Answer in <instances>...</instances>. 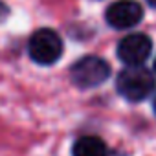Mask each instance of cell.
<instances>
[{
    "label": "cell",
    "instance_id": "52a82bcc",
    "mask_svg": "<svg viewBox=\"0 0 156 156\" xmlns=\"http://www.w3.org/2000/svg\"><path fill=\"white\" fill-rule=\"evenodd\" d=\"M8 15H9V9H8V6H6L4 2H0V22H4V20L8 19Z\"/></svg>",
    "mask_w": 156,
    "mask_h": 156
},
{
    "label": "cell",
    "instance_id": "30bf717a",
    "mask_svg": "<svg viewBox=\"0 0 156 156\" xmlns=\"http://www.w3.org/2000/svg\"><path fill=\"white\" fill-rule=\"evenodd\" d=\"M154 112H156V99H154Z\"/></svg>",
    "mask_w": 156,
    "mask_h": 156
},
{
    "label": "cell",
    "instance_id": "7a4b0ae2",
    "mask_svg": "<svg viewBox=\"0 0 156 156\" xmlns=\"http://www.w3.org/2000/svg\"><path fill=\"white\" fill-rule=\"evenodd\" d=\"M28 53L37 64L50 66V64H53V62H57L61 59V55H62V41L50 28L37 30L30 37Z\"/></svg>",
    "mask_w": 156,
    "mask_h": 156
},
{
    "label": "cell",
    "instance_id": "6da1fadb",
    "mask_svg": "<svg viewBox=\"0 0 156 156\" xmlns=\"http://www.w3.org/2000/svg\"><path fill=\"white\" fill-rule=\"evenodd\" d=\"M154 75L140 66H127L125 70L119 72L118 81H116V88L119 92L121 98H125L127 101H143L145 98H149L154 90Z\"/></svg>",
    "mask_w": 156,
    "mask_h": 156
},
{
    "label": "cell",
    "instance_id": "9c48e42d",
    "mask_svg": "<svg viewBox=\"0 0 156 156\" xmlns=\"http://www.w3.org/2000/svg\"><path fill=\"white\" fill-rule=\"evenodd\" d=\"M154 72H156V59H154Z\"/></svg>",
    "mask_w": 156,
    "mask_h": 156
},
{
    "label": "cell",
    "instance_id": "8992f818",
    "mask_svg": "<svg viewBox=\"0 0 156 156\" xmlns=\"http://www.w3.org/2000/svg\"><path fill=\"white\" fill-rule=\"evenodd\" d=\"M107 143L98 136H81L72 147V156H107Z\"/></svg>",
    "mask_w": 156,
    "mask_h": 156
},
{
    "label": "cell",
    "instance_id": "277c9868",
    "mask_svg": "<svg viewBox=\"0 0 156 156\" xmlns=\"http://www.w3.org/2000/svg\"><path fill=\"white\" fill-rule=\"evenodd\" d=\"M152 51V41L143 33H130L118 44V57L127 66L143 64Z\"/></svg>",
    "mask_w": 156,
    "mask_h": 156
},
{
    "label": "cell",
    "instance_id": "5b68a950",
    "mask_svg": "<svg viewBox=\"0 0 156 156\" xmlns=\"http://www.w3.org/2000/svg\"><path fill=\"white\" fill-rule=\"evenodd\" d=\"M105 17L112 28L129 30L140 24V20L143 19V8L134 0H118V2L108 6Z\"/></svg>",
    "mask_w": 156,
    "mask_h": 156
},
{
    "label": "cell",
    "instance_id": "3957f363",
    "mask_svg": "<svg viewBox=\"0 0 156 156\" xmlns=\"http://www.w3.org/2000/svg\"><path fill=\"white\" fill-rule=\"evenodd\" d=\"M110 75V66L98 55H87L72 66V81L79 88H96Z\"/></svg>",
    "mask_w": 156,
    "mask_h": 156
},
{
    "label": "cell",
    "instance_id": "ba28073f",
    "mask_svg": "<svg viewBox=\"0 0 156 156\" xmlns=\"http://www.w3.org/2000/svg\"><path fill=\"white\" fill-rule=\"evenodd\" d=\"M145 2H147L151 8H154V9H156V0H145Z\"/></svg>",
    "mask_w": 156,
    "mask_h": 156
}]
</instances>
